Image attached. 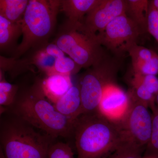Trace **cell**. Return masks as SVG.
<instances>
[{"label": "cell", "mask_w": 158, "mask_h": 158, "mask_svg": "<svg viewBox=\"0 0 158 158\" xmlns=\"http://www.w3.org/2000/svg\"><path fill=\"white\" fill-rule=\"evenodd\" d=\"M42 81L36 77L30 83L19 84L14 102L7 110L55 138L71 140L75 120L56 110L44 94Z\"/></svg>", "instance_id": "6da1fadb"}, {"label": "cell", "mask_w": 158, "mask_h": 158, "mask_svg": "<svg viewBox=\"0 0 158 158\" xmlns=\"http://www.w3.org/2000/svg\"><path fill=\"white\" fill-rule=\"evenodd\" d=\"M57 139L7 110L0 115V158H48Z\"/></svg>", "instance_id": "7a4b0ae2"}, {"label": "cell", "mask_w": 158, "mask_h": 158, "mask_svg": "<svg viewBox=\"0 0 158 158\" xmlns=\"http://www.w3.org/2000/svg\"><path fill=\"white\" fill-rule=\"evenodd\" d=\"M71 140L77 158H106L121 142L116 124L99 111L82 114L74 120Z\"/></svg>", "instance_id": "3957f363"}, {"label": "cell", "mask_w": 158, "mask_h": 158, "mask_svg": "<svg viewBox=\"0 0 158 158\" xmlns=\"http://www.w3.org/2000/svg\"><path fill=\"white\" fill-rule=\"evenodd\" d=\"M60 7V0H29L21 21L22 39L12 58L18 59L48 44Z\"/></svg>", "instance_id": "277c9868"}, {"label": "cell", "mask_w": 158, "mask_h": 158, "mask_svg": "<svg viewBox=\"0 0 158 158\" xmlns=\"http://www.w3.org/2000/svg\"><path fill=\"white\" fill-rule=\"evenodd\" d=\"M122 59L106 54L103 58L82 75L79 86L82 102V114L99 111L105 89L115 83Z\"/></svg>", "instance_id": "5b68a950"}, {"label": "cell", "mask_w": 158, "mask_h": 158, "mask_svg": "<svg viewBox=\"0 0 158 158\" xmlns=\"http://www.w3.org/2000/svg\"><path fill=\"white\" fill-rule=\"evenodd\" d=\"M53 42L81 68H90L107 53L98 35L85 31L81 23L65 24Z\"/></svg>", "instance_id": "8992f818"}, {"label": "cell", "mask_w": 158, "mask_h": 158, "mask_svg": "<svg viewBox=\"0 0 158 158\" xmlns=\"http://www.w3.org/2000/svg\"><path fill=\"white\" fill-rule=\"evenodd\" d=\"M129 95V107L123 117L114 123L120 133L121 142L132 144L144 150L152 132V114L147 105Z\"/></svg>", "instance_id": "52a82bcc"}, {"label": "cell", "mask_w": 158, "mask_h": 158, "mask_svg": "<svg viewBox=\"0 0 158 158\" xmlns=\"http://www.w3.org/2000/svg\"><path fill=\"white\" fill-rule=\"evenodd\" d=\"M143 34L126 14L118 16L98 35L102 45L113 56L122 59L135 46Z\"/></svg>", "instance_id": "ba28073f"}, {"label": "cell", "mask_w": 158, "mask_h": 158, "mask_svg": "<svg viewBox=\"0 0 158 158\" xmlns=\"http://www.w3.org/2000/svg\"><path fill=\"white\" fill-rule=\"evenodd\" d=\"M126 0H100L81 24L85 31L95 35L102 34L112 21L125 14Z\"/></svg>", "instance_id": "9c48e42d"}, {"label": "cell", "mask_w": 158, "mask_h": 158, "mask_svg": "<svg viewBox=\"0 0 158 158\" xmlns=\"http://www.w3.org/2000/svg\"><path fill=\"white\" fill-rule=\"evenodd\" d=\"M131 102L129 93L115 82L108 85L105 89L98 110L103 116L116 123L124 116L129 107Z\"/></svg>", "instance_id": "30bf717a"}, {"label": "cell", "mask_w": 158, "mask_h": 158, "mask_svg": "<svg viewBox=\"0 0 158 158\" xmlns=\"http://www.w3.org/2000/svg\"><path fill=\"white\" fill-rule=\"evenodd\" d=\"M100 0H60V10L67 18L65 24L75 27L81 23L86 15Z\"/></svg>", "instance_id": "8fae6325"}, {"label": "cell", "mask_w": 158, "mask_h": 158, "mask_svg": "<svg viewBox=\"0 0 158 158\" xmlns=\"http://www.w3.org/2000/svg\"><path fill=\"white\" fill-rule=\"evenodd\" d=\"M21 22L12 23L0 15V51L1 53L12 55L17 49L18 41L22 36Z\"/></svg>", "instance_id": "7c38bea8"}, {"label": "cell", "mask_w": 158, "mask_h": 158, "mask_svg": "<svg viewBox=\"0 0 158 158\" xmlns=\"http://www.w3.org/2000/svg\"><path fill=\"white\" fill-rule=\"evenodd\" d=\"M71 76L54 74L42 79V87L47 98L52 103H56L73 86Z\"/></svg>", "instance_id": "4fadbf2b"}, {"label": "cell", "mask_w": 158, "mask_h": 158, "mask_svg": "<svg viewBox=\"0 0 158 158\" xmlns=\"http://www.w3.org/2000/svg\"><path fill=\"white\" fill-rule=\"evenodd\" d=\"M53 105L59 113L72 120H75L82 114L80 88L73 85L64 96Z\"/></svg>", "instance_id": "5bb4252c"}, {"label": "cell", "mask_w": 158, "mask_h": 158, "mask_svg": "<svg viewBox=\"0 0 158 158\" xmlns=\"http://www.w3.org/2000/svg\"><path fill=\"white\" fill-rule=\"evenodd\" d=\"M126 14L139 27L142 33L148 32V18L149 1L126 0Z\"/></svg>", "instance_id": "9a60e30c"}, {"label": "cell", "mask_w": 158, "mask_h": 158, "mask_svg": "<svg viewBox=\"0 0 158 158\" xmlns=\"http://www.w3.org/2000/svg\"><path fill=\"white\" fill-rule=\"evenodd\" d=\"M29 0H0V15L12 23H19Z\"/></svg>", "instance_id": "2e32d148"}, {"label": "cell", "mask_w": 158, "mask_h": 158, "mask_svg": "<svg viewBox=\"0 0 158 158\" xmlns=\"http://www.w3.org/2000/svg\"><path fill=\"white\" fill-rule=\"evenodd\" d=\"M45 46L34 51L31 57L27 59L30 65H35L40 71L48 76L53 73L54 65L57 58L49 53Z\"/></svg>", "instance_id": "e0dca14e"}, {"label": "cell", "mask_w": 158, "mask_h": 158, "mask_svg": "<svg viewBox=\"0 0 158 158\" xmlns=\"http://www.w3.org/2000/svg\"><path fill=\"white\" fill-rule=\"evenodd\" d=\"M149 108L152 114V130L150 139L144 150V158H158V107L155 103Z\"/></svg>", "instance_id": "ac0fdd59"}, {"label": "cell", "mask_w": 158, "mask_h": 158, "mask_svg": "<svg viewBox=\"0 0 158 158\" xmlns=\"http://www.w3.org/2000/svg\"><path fill=\"white\" fill-rule=\"evenodd\" d=\"M19 88V84L7 81L5 77L0 79V106L8 107L14 102Z\"/></svg>", "instance_id": "d6986e66"}, {"label": "cell", "mask_w": 158, "mask_h": 158, "mask_svg": "<svg viewBox=\"0 0 158 158\" xmlns=\"http://www.w3.org/2000/svg\"><path fill=\"white\" fill-rule=\"evenodd\" d=\"M81 69L70 57L64 56L56 60L53 75L58 74L71 76L77 73Z\"/></svg>", "instance_id": "ffe728a7"}, {"label": "cell", "mask_w": 158, "mask_h": 158, "mask_svg": "<svg viewBox=\"0 0 158 158\" xmlns=\"http://www.w3.org/2000/svg\"><path fill=\"white\" fill-rule=\"evenodd\" d=\"M144 151L132 144L121 142L118 148L106 158H143Z\"/></svg>", "instance_id": "44dd1931"}, {"label": "cell", "mask_w": 158, "mask_h": 158, "mask_svg": "<svg viewBox=\"0 0 158 158\" xmlns=\"http://www.w3.org/2000/svg\"><path fill=\"white\" fill-rule=\"evenodd\" d=\"M156 54L154 51L138 44L131 49L128 53L131 59L132 67L147 62Z\"/></svg>", "instance_id": "7402d4cb"}, {"label": "cell", "mask_w": 158, "mask_h": 158, "mask_svg": "<svg viewBox=\"0 0 158 158\" xmlns=\"http://www.w3.org/2000/svg\"><path fill=\"white\" fill-rule=\"evenodd\" d=\"M48 158H75L73 149L69 142L56 140L49 149Z\"/></svg>", "instance_id": "603a6c76"}, {"label": "cell", "mask_w": 158, "mask_h": 158, "mask_svg": "<svg viewBox=\"0 0 158 158\" xmlns=\"http://www.w3.org/2000/svg\"><path fill=\"white\" fill-rule=\"evenodd\" d=\"M132 77L144 85L147 90L155 96L158 93V78L152 75H142L133 72Z\"/></svg>", "instance_id": "cb8c5ba5"}, {"label": "cell", "mask_w": 158, "mask_h": 158, "mask_svg": "<svg viewBox=\"0 0 158 158\" xmlns=\"http://www.w3.org/2000/svg\"><path fill=\"white\" fill-rule=\"evenodd\" d=\"M148 33L155 39L158 44V11L150 5V2L148 18Z\"/></svg>", "instance_id": "d4e9b609"}, {"label": "cell", "mask_w": 158, "mask_h": 158, "mask_svg": "<svg viewBox=\"0 0 158 158\" xmlns=\"http://www.w3.org/2000/svg\"><path fill=\"white\" fill-rule=\"evenodd\" d=\"M155 103L158 107V93L157 94L155 97Z\"/></svg>", "instance_id": "484cf974"}, {"label": "cell", "mask_w": 158, "mask_h": 158, "mask_svg": "<svg viewBox=\"0 0 158 158\" xmlns=\"http://www.w3.org/2000/svg\"><path fill=\"white\" fill-rule=\"evenodd\" d=\"M157 11H158V10H157Z\"/></svg>", "instance_id": "4316f807"}]
</instances>
